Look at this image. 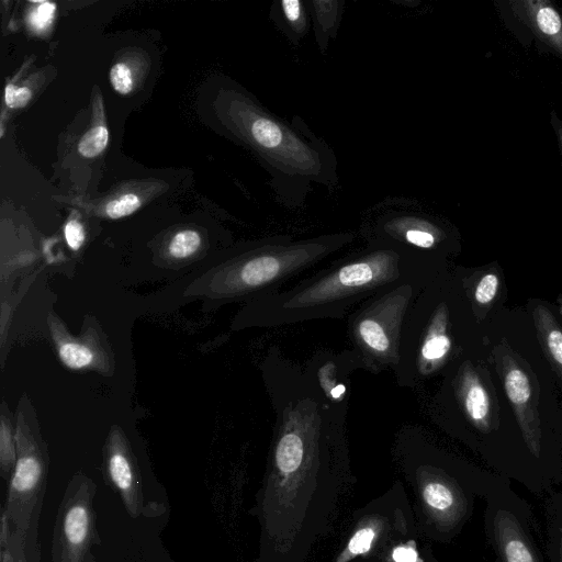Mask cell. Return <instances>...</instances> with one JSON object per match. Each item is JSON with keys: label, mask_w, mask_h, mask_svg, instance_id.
<instances>
[{"label": "cell", "mask_w": 562, "mask_h": 562, "mask_svg": "<svg viewBox=\"0 0 562 562\" xmlns=\"http://www.w3.org/2000/svg\"><path fill=\"white\" fill-rule=\"evenodd\" d=\"M139 206V198L134 193H126L110 201L105 206V214L108 217L116 220L134 213Z\"/></svg>", "instance_id": "obj_22"}, {"label": "cell", "mask_w": 562, "mask_h": 562, "mask_svg": "<svg viewBox=\"0 0 562 562\" xmlns=\"http://www.w3.org/2000/svg\"><path fill=\"white\" fill-rule=\"evenodd\" d=\"M420 543L422 542L418 540V537L403 542L391 549L374 562H407Z\"/></svg>", "instance_id": "obj_24"}, {"label": "cell", "mask_w": 562, "mask_h": 562, "mask_svg": "<svg viewBox=\"0 0 562 562\" xmlns=\"http://www.w3.org/2000/svg\"><path fill=\"white\" fill-rule=\"evenodd\" d=\"M32 97V92L26 87L16 88L13 85H8L4 90V100L10 108H22L26 105Z\"/></svg>", "instance_id": "obj_27"}, {"label": "cell", "mask_w": 562, "mask_h": 562, "mask_svg": "<svg viewBox=\"0 0 562 562\" xmlns=\"http://www.w3.org/2000/svg\"><path fill=\"white\" fill-rule=\"evenodd\" d=\"M270 19L292 45H299L310 30L307 1L276 0L270 9Z\"/></svg>", "instance_id": "obj_12"}, {"label": "cell", "mask_w": 562, "mask_h": 562, "mask_svg": "<svg viewBox=\"0 0 562 562\" xmlns=\"http://www.w3.org/2000/svg\"><path fill=\"white\" fill-rule=\"evenodd\" d=\"M546 553L549 562H562V491H551L544 501Z\"/></svg>", "instance_id": "obj_14"}, {"label": "cell", "mask_w": 562, "mask_h": 562, "mask_svg": "<svg viewBox=\"0 0 562 562\" xmlns=\"http://www.w3.org/2000/svg\"><path fill=\"white\" fill-rule=\"evenodd\" d=\"M546 345L557 364L562 367V331L551 328L546 331Z\"/></svg>", "instance_id": "obj_29"}, {"label": "cell", "mask_w": 562, "mask_h": 562, "mask_svg": "<svg viewBox=\"0 0 562 562\" xmlns=\"http://www.w3.org/2000/svg\"><path fill=\"white\" fill-rule=\"evenodd\" d=\"M422 285L426 284L406 283L389 289L352 314L351 337L367 364L396 368L403 321Z\"/></svg>", "instance_id": "obj_6"}, {"label": "cell", "mask_w": 562, "mask_h": 562, "mask_svg": "<svg viewBox=\"0 0 562 562\" xmlns=\"http://www.w3.org/2000/svg\"><path fill=\"white\" fill-rule=\"evenodd\" d=\"M55 8L56 5L53 2H38L37 7L30 13L29 21L31 25L38 32L46 29L53 21Z\"/></svg>", "instance_id": "obj_25"}, {"label": "cell", "mask_w": 562, "mask_h": 562, "mask_svg": "<svg viewBox=\"0 0 562 562\" xmlns=\"http://www.w3.org/2000/svg\"><path fill=\"white\" fill-rule=\"evenodd\" d=\"M42 562V561H41Z\"/></svg>", "instance_id": "obj_32"}, {"label": "cell", "mask_w": 562, "mask_h": 562, "mask_svg": "<svg viewBox=\"0 0 562 562\" xmlns=\"http://www.w3.org/2000/svg\"><path fill=\"white\" fill-rule=\"evenodd\" d=\"M110 81L113 89L123 95L133 89V76L131 69L124 63H117L110 70Z\"/></svg>", "instance_id": "obj_23"}, {"label": "cell", "mask_w": 562, "mask_h": 562, "mask_svg": "<svg viewBox=\"0 0 562 562\" xmlns=\"http://www.w3.org/2000/svg\"><path fill=\"white\" fill-rule=\"evenodd\" d=\"M105 483L121 498L127 514L138 518L144 510L142 480L134 458L121 436H112L104 452Z\"/></svg>", "instance_id": "obj_11"}, {"label": "cell", "mask_w": 562, "mask_h": 562, "mask_svg": "<svg viewBox=\"0 0 562 562\" xmlns=\"http://www.w3.org/2000/svg\"><path fill=\"white\" fill-rule=\"evenodd\" d=\"M41 555L36 560L27 557L26 544L23 537L13 531L10 538L0 543V562H38Z\"/></svg>", "instance_id": "obj_21"}, {"label": "cell", "mask_w": 562, "mask_h": 562, "mask_svg": "<svg viewBox=\"0 0 562 562\" xmlns=\"http://www.w3.org/2000/svg\"><path fill=\"white\" fill-rule=\"evenodd\" d=\"M312 400L286 409L252 514L259 525L255 562H307L355 484L338 427H325Z\"/></svg>", "instance_id": "obj_1"}, {"label": "cell", "mask_w": 562, "mask_h": 562, "mask_svg": "<svg viewBox=\"0 0 562 562\" xmlns=\"http://www.w3.org/2000/svg\"><path fill=\"white\" fill-rule=\"evenodd\" d=\"M56 345L60 360L70 369L88 368L94 362V352L85 344L72 339L56 338Z\"/></svg>", "instance_id": "obj_15"}, {"label": "cell", "mask_w": 562, "mask_h": 562, "mask_svg": "<svg viewBox=\"0 0 562 562\" xmlns=\"http://www.w3.org/2000/svg\"><path fill=\"white\" fill-rule=\"evenodd\" d=\"M413 504L402 482L353 513L331 562H374L394 547L419 537Z\"/></svg>", "instance_id": "obj_4"}, {"label": "cell", "mask_w": 562, "mask_h": 562, "mask_svg": "<svg viewBox=\"0 0 562 562\" xmlns=\"http://www.w3.org/2000/svg\"><path fill=\"white\" fill-rule=\"evenodd\" d=\"M95 483L87 475H74L57 507L53 527L52 562H98L92 548L100 546L93 501Z\"/></svg>", "instance_id": "obj_8"}, {"label": "cell", "mask_w": 562, "mask_h": 562, "mask_svg": "<svg viewBox=\"0 0 562 562\" xmlns=\"http://www.w3.org/2000/svg\"><path fill=\"white\" fill-rule=\"evenodd\" d=\"M373 237L434 255L452 243V231L435 216L417 211H387L373 225Z\"/></svg>", "instance_id": "obj_10"}, {"label": "cell", "mask_w": 562, "mask_h": 562, "mask_svg": "<svg viewBox=\"0 0 562 562\" xmlns=\"http://www.w3.org/2000/svg\"><path fill=\"white\" fill-rule=\"evenodd\" d=\"M463 403L468 415L474 420H482L488 414V397L476 380L468 384L463 393Z\"/></svg>", "instance_id": "obj_17"}, {"label": "cell", "mask_w": 562, "mask_h": 562, "mask_svg": "<svg viewBox=\"0 0 562 562\" xmlns=\"http://www.w3.org/2000/svg\"><path fill=\"white\" fill-rule=\"evenodd\" d=\"M485 501L484 533L494 562H544L535 539L533 517L526 499L506 479Z\"/></svg>", "instance_id": "obj_7"}, {"label": "cell", "mask_w": 562, "mask_h": 562, "mask_svg": "<svg viewBox=\"0 0 562 562\" xmlns=\"http://www.w3.org/2000/svg\"><path fill=\"white\" fill-rule=\"evenodd\" d=\"M505 389L509 400L516 405L526 403L530 396L528 378L517 368L510 369L505 374Z\"/></svg>", "instance_id": "obj_20"}, {"label": "cell", "mask_w": 562, "mask_h": 562, "mask_svg": "<svg viewBox=\"0 0 562 562\" xmlns=\"http://www.w3.org/2000/svg\"><path fill=\"white\" fill-rule=\"evenodd\" d=\"M18 459L16 439L10 423L2 419L0 430V469L1 476L9 483Z\"/></svg>", "instance_id": "obj_16"}, {"label": "cell", "mask_w": 562, "mask_h": 562, "mask_svg": "<svg viewBox=\"0 0 562 562\" xmlns=\"http://www.w3.org/2000/svg\"><path fill=\"white\" fill-rule=\"evenodd\" d=\"M201 245V237L198 232L184 229L178 232L168 245L170 256L183 259L192 256Z\"/></svg>", "instance_id": "obj_18"}, {"label": "cell", "mask_w": 562, "mask_h": 562, "mask_svg": "<svg viewBox=\"0 0 562 562\" xmlns=\"http://www.w3.org/2000/svg\"><path fill=\"white\" fill-rule=\"evenodd\" d=\"M501 21L525 48L562 61V8L550 0H495Z\"/></svg>", "instance_id": "obj_9"}, {"label": "cell", "mask_w": 562, "mask_h": 562, "mask_svg": "<svg viewBox=\"0 0 562 562\" xmlns=\"http://www.w3.org/2000/svg\"><path fill=\"white\" fill-rule=\"evenodd\" d=\"M434 255L373 237L369 245L300 281L261 299L269 326L341 317L352 305L397 285L423 283Z\"/></svg>", "instance_id": "obj_2"}, {"label": "cell", "mask_w": 562, "mask_h": 562, "mask_svg": "<svg viewBox=\"0 0 562 562\" xmlns=\"http://www.w3.org/2000/svg\"><path fill=\"white\" fill-rule=\"evenodd\" d=\"M109 132L105 126L99 125L90 128L80 139L78 151L82 157L93 158L106 147Z\"/></svg>", "instance_id": "obj_19"}, {"label": "cell", "mask_w": 562, "mask_h": 562, "mask_svg": "<svg viewBox=\"0 0 562 562\" xmlns=\"http://www.w3.org/2000/svg\"><path fill=\"white\" fill-rule=\"evenodd\" d=\"M407 562H438V560L429 546L420 543Z\"/></svg>", "instance_id": "obj_30"}, {"label": "cell", "mask_w": 562, "mask_h": 562, "mask_svg": "<svg viewBox=\"0 0 562 562\" xmlns=\"http://www.w3.org/2000/svg\"><path fill=\"white\" fill-rule=\"evenodd\" d=\"M15 439L18 459L1 512L13 531L23 537L27 557L35 560L41 555L38 524L46 493L48 459L30 432L19 430Z\"/></svg>", "instance_id": "obj_5"}, {"label": "cell", "mask_w": 562, "mask_h": 562, "mask_svg": "<svg viewBox=\"0 0 562 562\" xmlns=\"http://www.w3.org/2000/svg\"><path fill=\"white\" fill-rule=\"evenodd\" d=\"M402 470L415 498L419 535L440 543L457 538L470 520L477 498L507 477L420 449L405 450Z\"/></svg>", "instance_id": "obj_3"}, {"label": "cell", "mask_w": 562, "mask_h": 562, "mask_svg": "<svg viewBox=\"0 0 562 562\" xmlns=\"http://www.w3.org/2000/svg\"><path fill=\"white\" fill-rule=\"evenodd\" d=\"M550 124L555 135L558 148L562 160V120L558 115L555 110L550 111Z\"/></svg>", "instance_id": "obj_31"}, {"label": "cell", "mask_w": 562, "mask_h": 562, "mask_svg": "<svg viewBox=\"0 0 562 562\" xmlns=\"http://www.w3.org/2000/svg\"><path fill=\"white\" fill-rule=\"evenodd\" d=\"M498 288V279L495 274L488 273L485 274L479 282L475 289V300L481 304H486L491 302Z\"/></svg>", "instance_id": "obj_26"}, {"label": "cell", "mask_w": 562, "mask_h": 562, "mask_svg": "<svg viewBox=\"0 0 562 562\" xmlns=\"http://www.w3.org/2000/svg\"><path fill=\"white\" fill-rule=\"evenodd\" d=\"M64 235L67 245L75 251L80 249L86 238L82 225L75 220L67 222L64 227Z\"/></svg>", "instance_id": "obj_28"}, {"label": "cell", "mask_w": 562, "mask_h": 562, "mask_svg": "<svg viewBox=\"0 0 562 562\" xmlns=\"http://www.w3.org/2000/svg\"><path fill=\"white\" fill-rule=\"evenodd\" d=\"M315 40L324 54L330 40L336 38L344 12V0H306Z\"/></svg>", "instance_id": "obj_13"}]
</instances>
